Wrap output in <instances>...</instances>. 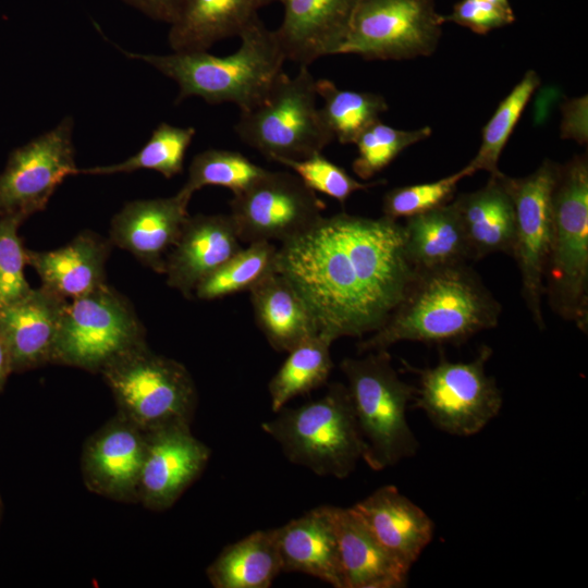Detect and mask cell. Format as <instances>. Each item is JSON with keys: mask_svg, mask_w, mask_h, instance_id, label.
<instances>
[{"mask_svg": "<svg viewBox=\"0 0 588 588\" xmlns=\"http://www.w3.org/2000/svg\"><path fill=\"white\" fill-rule=\"evenodd\" d=\"M194 127L160 123L135 155L119 163L78 169L77 174L105 175L152 170L171 179L183 171L185 154L195 136Z\"/></svg>", "mask_w": 588, "mask_h": 588, "instance_id": "33", "label": "cell"}, {"mask_svg": "<svg viewBox=\"0 0 588 588\" xmlns=\"http://www.w3.org/2000/svg\"><path fill=\"white\" fill-rule=\"evenodd\" d=\"M431 128L399 130L381 120L369 125L356 139L357 157L352 163L354 173L369 180L387 168L406 148L431 135Z\"/></svg>", "mask_w": 588, "mask_h": 588, "instance_id": "36", "label": "cell"}, {"mask_svg": "<svg viewBox=\"0 0 588 588\" xmlns=\"http://www.w3.org/2000/svg\"><path fill=\"white\" fill-rule=\"evenodd\" d=\"M317 97L307 65H301L294 77L282 72L259 103L241 111L234 131L247 146L279 163L322 152L334 137Z\"/></svg>", "mask_w": 588, "mask_h": 588, "instance_id": "7", "label": "cell"}, {"mask_svg": "<svg viewBox=\"0 0 588 588\" xmlns=\"http://www.w3.org/2000/svg\"><path fill=\"white\" fill-rule=\"evenodd\" d=\"M191 197L177 192L171 197L130 201L112 218L109 241L130 252L144 266L164 272L166 258L188 218Z\"/></svg>", "mask_w": 588, "mask_h": 588, "instance_id": "17", "label": "cell"}, {"mask_svg": "<svg viewBox=\"0 0 588 588\" xmlns=\"http://www.w3.org/2000/svg\"><path fill=\"white\" fill-rule=\"evenodd\" d=\"M500 314L499 302L466 262L416 271L390 318L357 350L382 351L402 341L461 343L498 326Z\"/></svg>", "mask_w": 588, "mask_h": 588, "instance_id": "2", "label": "cell"}, {"mask_svg": "<svg viewBox=\"0 0 588 588\" xmlns=\"http://www.w3.org/2000/svg\"><path fill=\"white\" fill-rule=\"evenodd\" d=\"M283 19L274 30L286 60L309 65L338 54L359 0H277Z\"/></svg>", "mask_w": 588, "mask_h": 588, "instance_id": "19", "label": "cell"}, {"mask_svg": "<svg viewBox=\"0 0 588 588\" xmlns=\"http://www.w3.org/2000/svg\"><path fill=\"white\" fill-rule=\"evenodd\" d=\"M340 368L347 379L366 464L383 470L414 456L419 442L407 422L406 409L415 387L399 377L388 350L344 358Z\"/></svg>", "mask_w": 588, "mask_h": 588, "instance_id": "6", "label": "cell"}, {"mask_svg": "<svg viewBox=\"0 0 588 588\" xmlns=\"http://www.w3.org/2000/svg\"><path fill=\"white\" fill-rule=\"evenodd\" d=\"M118 412L144 431L191 424L197 390L186 367L151 352L147 344L118 356L100 371Z\"/></svg>", "mask_w": 588, "mask_h": 588, "instance_id": "8", "label": "cell"}, {"mask_svg": "<svg viewBox=\"0 0 588 588\" xmlns=\"http://www.w3.org/2000/svg\"><path fill=\"white\" fill-rule=\"evenodd\" d=\"M111 245L95 232L84 231L53 250L26 249V259L38 273L42 287L71 301L106 283L105 267Z\"/></svg>", "mask_w": 588, "mask_h": 588, "instance_id": "23", "label": "cell"}, {"mask_svg": "<svg viewBox=\"0 0 588 588\" xmlns=\"http://www.w3.org/2000/svg\"><path fill=\"white\" fill-rule=\"evenodd\" d=\"M443 22H452L476 34L489 32L515 22L513 9H505L483 0H460Z\"/></svg>", "mask_w": 588, "mask_h": 588, "instance_id": "40", "label": "cell"}, {"mask_svg": "<svg viewBox=\"0 0 588 588\" xmlns=\"http://www.w3.org/2000/svg\"><path fill=\"white\" fill-rule=\"evenodd\" d=\"M189 425L175 422L147 431L138 498L144 507L156 512L171 507L207 466L211 451Z\"/></svg>", "mask_w": 588, "mask_h": 588, "instance_id": "16", "label": "cell"}, {"mask_svg": "<svg viewBox=\"0 0 588 588\" xmlns=\"http://www.w3.org/2000/svg\"><path fill=\"white\" fill-rule=\"evenodd\" d=\"M317 96L323 100L321 117L340 144H354L358 136L388 110L383 96L339 88L327 78L316 79Z\"/></svg>", "mask_w": 588, "mask_h": 588, "instance_id": "31", "label": "cell"}, {"mask_svg": "<svg viewBox=\"0 0 588 588\" xmlns=\"http://www.w3.org/2000/svg\"><path fill=\"white\" fill-rule=\"evenodd\" d=\"M402 231L404 250L415 271L470 259L465 233L452 201L405 219Z\"/></svg>", "mask_w": 588, "mask_h": 588, "instance_id": "28", "label": "cell"}, {"mask_svg": "<svg viewBox=\"0 0 588 588\" xmlns=\"http://www.w3.org/2000/svg\"><path fill=\"white\" fill-rule=\"evenodd\" d=\"M261 428L291 463L319 476L346 478L363 460L364 441L347 385L341 382L329 384L315 401L282 407Z\"/></svg>", "mask_w": 588, "mask_h": 588, "instance_id": "4", "label": "cell"}, {"mask_svg": "<svg viewBox=\"0 0 588 588\" xmlns=\"http://www.w3.org/2000/svg\"><path fill=\"white\" fill-rule=\"evenodd\" d=\"M281 164L290 168L310 189L320 192L341 205H344L353 193L384 183V181L359 182L321 152L302 160L282 161Z\"/></svg>", "mask_w": 588, "mask_h": 588, "instance_id": "38", "label": "cell"}, {"mask_svg": "<svg viewBox=\"0 0 588 588\" xmlns=\"http://www.w3.org/2000/svg\"><path fill=\"white\" fill-rule=\"evenodd\" d=\"M73 130V118L65 117L11 151L0 173V217L27 219L44 210L65 177L77 174Z\"/></svg>", "mask_w": 588, "mask_h": 588, "instance_id": "14", "label": "cell"}, {"mask_svg": "<svg viewBox=\"0 0 588 588\" xmlns=\"http://www.w3.org/2000/svg\"><path fill=\"white\" fill-rule=\"evenodd\" d=\"M11 373H13V368L10 353L4 340L0 335V392L3 390Z\"/></svg>", "mask_w": 588, "mask_h": 588, "instance_id": "43", "label": "cell"}, {"mask_svg": "<svg viewBox=\"0 0 588 588\" xmlns=\"http://www.w3.org/2000/svg\"><path fill=\"white\" fill-rule=\"evenodd\" d=\"M539 85V75L534 70H529L499 103L482 128L481 144L476 156L465 166L471 175L477 171H486L490 175L500 172L498 168L499 158L525 107Z\"/></svg>", "mask_w": 588, "mask_h": 588, "instance_id": "34", "label": "cell"}, {"mask_svg": "<svg viewBox=\"0 0 588 588\" xmlns=\"http://www.w3.org/2000/svg\"><path fill=\"white\" fill-rule=\"evenodd\" d=\"M443 17L434 0H359L338 54L366 60H406L431 56Z\"/></svg>", "mask_w": 588, "mask_h": 588, "instance_id": "11", "label": "cell"}, {"mask_svg": "<svg viewBox=\"0 0 588 588\" xmlns=\"http://www.w3.org/2000/svg\"><path fill=\"white\" fill-rule=\"evenodd\" d=\"M352 509L384 549L409 569L433 538L434 525L428 514L393 485L380 487Z\"/></svg>", "mask_w": 588, "mask_h": 588, "instance_id": "21", "label": "cell"}, {"mask_svg": "<svg viewBox=\"0 0 588 588\" xmlns=\"http://www.w3.org/2000/svg\"><path fill=\"white\" fill-rule=\"evenodd\" d=\"M145 15L169 25L176 19L184 0H122Z\"/></svg>", "mask_w": 588, "mask_h": 588, "instance_id": "42", "label": "cell"}, {"mask_svg": "<svg viewBox=\"0 0 588 588\" xmlns=\"http://www.w3.org/2000/svg\"><path fill=\"white\" fill-rule=\"evenodd\" d=\"M490 3H493L495 5L505 8V9H512L509 0H483Z\"/></svg>", "mask_w": 588, "mask_h": 588, "instance_id": "44", "label": "cell"}, {"mask_svg": "<svg viewBox=\"0 0 588 588\" xmlns=\"http://www.w3.org/2000/svg\"><path fill=\"white\" fill-rule=\"evenodd\" d=\"M281 573L273 529L256 530L224 547L206 571L215 588H268Z\"/></svg>", "mask_w": 588, "mask_h": 588, "instance_id": "29", "label": "cell"}, {"mask_svg": "<svg viewBox=\"0 0 588 588\" xmlns=\"http://www.w3.org/2000/svg\"><path fill=\"white\" fill-rule=\"evenodd\" d=\"M273 531L283 573L298 572L344 588L331 505L317 506Z\"/></svg>", "mask_w": 588, "mask_h": 588, "instance_id": "22", "label": "cell"}, {"mask_svg": "<svg viewBox=\"0 0 588 588\" xmlns=\"http://www.w3.org/2000/svg\"><path fill=\"white\" fill-rule=\"evenodd\" d=\"M469 175L470 172L464 167L433 182L392 188L383 196L382 213L397 221L443 206L453 198L458 182Z\"/></svg>", "mask_w": 588, "mask_h": 588, "instance_id": "37", "label": "cell"}, {"mask_svg": "<svg viewBox=\"0 0 588 588\" xmlns=\"http://www.w3.org/2000/svg\"><path fill=\"white\" fill-rule=\"evenodd\" d=\"M491 355V347L482 345L476 358L467 363H453L443 355L436 366L424 369L404 363L407 370L418 375L413 407L425 412L449 434L478 433L499 414L503 402L495 379L486 372Z\"/></svg>", "mask_w": 588, "mask_h": 588, "instance_id": "10", "label": "cell"}, {"mask_svg": "<svg viewBox=\"0 0 588 588\" xmlns=\"http://www.w3.org/2000/svg\"><path fill=\"white\" fill-rule=\"evenodd\" d=\"M238 37V49L223 57L208 51L142 54L120 50L174 81L179 87L176 102L199 97L212 105L231 102L246 111L265 98L286 59L274 30L259 17Z\"/></svg>", "mask_w": 588, "mask_h": 588, "instance_id": "3", "label": "cell"}, {"mask_svg": "<svg viewBox=\"0 0 588 588\" xmlns=\"http://www.w3.org/2000/svg\"><path fill=\"white\" fill-rule=\"evenodd\" d=\"M277 254L278 248L270 242L250 243L200 280L194 295L203 301H211L243 291L249 292L277 271Z\"/></svg>", "mask_w": 588, "mask_h": 588, "instance_id": "32", "label": "cell"}, {"mask_svg": "<svg viewBox=\"0 0 588 588\" xmlns=\"http://www.w3.org/2000/svg\"><path fill=\"white\" fill-rule=\"evenodd\" d=\"M145 344L146 331L132 304L105 283L68 302L51 364L100 373L118 356Z\"/></svg>", "mask_w": 588, "mask_h": 588, "instance_id": "9", "label": "cell"}, {"mask_svg": "<svg viewBox=\"0 0 588 588\" xmlns=\"http://www.w3.org/2000/svg\"><path fill=\"white\" fill-rule=\"evenodd\" d=\"M147 432L117 413L84 443L81 470L86 488L105 498L138 503Z\"/></svg>", "mask_w": 588, "mask_h": 588, "instance_id": "15", "label": "cell"}, {"mask_svg": "<svg viewBox=\"0 0 588 588\" xmlns=\"http://www.w3.org/2000/svg\"><path fill=\"white\" fill-rule=\"evenodd\" d=\"M1 514H2V502H1V499H0V520H1Z\"/></svg>", "mask_w": 588, "mask_h": 588, "instance_id": "45", "label": "cell"}, {"mask_svg": "<svg viewBox=\"0 0 588 588\" xmlns=\"http://www.w3.org/2000/svg\"><path fill=\"white\" fill-rule=\"evenodd\" d=\"M69 301L40 286L0 307V335L4 340L13 372L51 364L63 310Z\"/></svg>", "mask_w": 588, "mask_h": 588, "instance_id": "20", "label": "cell"}, {"mask_svg": "<svg viewBox=\"0 0 588 588\" xmlns=\"http://www.w3.org/2000/svg\"><path fill=\"white\" fill-rule=\"evenodd\" d=\"M229 205L237 235L248 244L292 240L318 223L326 209L295 173L269 170Z\"/></svg>", "mask_w": 588, "mask_h": 588, "instance_id": "13", "label": "cell"}, {"mask_svg": "<svg viewBox=\"0 0 588 588\" xmlns=\"http://www.w3.org/2000/svg\"><path fill=\"white\" fill-rule=\"evenodd\" d=\"M249 293L256 323L275 351L290 352L318 333L306 302L280 272L269 274Z\"/></svg>", "mask_w": 588, "mask_h": 588, "instance_id": "27", "label": "cell"}, {"mask_svg": "<svg viewBox=\"0 0 588 588\" xmlns=\"http://www.w3.org/2000/svg\"><path fill=\"white\" fill-rule=\"evenodd\" d=\"M277 271L310 309L331 341L379 330L404 298L415 269L402 224L384 216L336 213L281 243Z\"/></svg>", "mask_w": 588, "mask_h": 588, "instance_id": "1", "label": "cell"}, {"mask_svg": "<svg viewBox=\"0 0 588 588\" xmlns=\"http://www.w3.org/2000/svg\"><path fill=\"white\" fill-rule=\"evenodd\" d=\"M24 220L17 215L0 217V307L20 299L32 290L24 274L26 248L17 234Z\"/></svg>", "mask_w": 588, "mask_h": 588, "instance_id": "39", "label": "cell"}, {"mask_svg": "<svg viewBox=\"0 0 588 588\" xmlns=\"http://www.w3.org/2000/svg\"><path fill=\"white\" fill-rule=\"evenodd\" d=\"M333 341L317 333L292 348L270 379L271 408L279 412L292 399L324 384L333 368L330 347Z\"/></svg>", "mask_w": 588, "mask_h": 588, "instance_id": "30", "label": "cell"}, {"mask_svg": "<svg viewBox=\"0 0 588 588\" xmlns=\"http://www.w3.org/2000/svg\"><path fill=\"white\" fill-rule=\"evenodd\" d=\"M344 588H402L409 568L375 538L351 507L332 506Z\"/></svg>", "mask_w": 588, "mask_h": 588, "instance_id": "24", "label": "cell"}, {"mask_svg": "<svg viewBox=\"0 0 588 588\" xmlns=\"http://www.w3.org/2000/svg\"><path fill=\"white\" fill-rule=\"evenodd\" d=\"M552 242L544 294L553 311L588 329V158L560 164L552 193Z\"/></svg>", "mask_w": 588, "mask_h": 588, "instance_id": "5", "label": "cell"}, {"mask_svg": "<svg viewBox=\"0 0 588 588\" xmlns=\"http://www.w3.org/2000/svg\"><path fill=\"white\" fill-rule=\"evenodd\" d=\"M491 174L481 188L458 195L452 203L460 217L470 259L487 255H512L515 240V209L501 180Z\"/></svg>", "mask_w": 588, "mask_h": 588, "instance_id": "25", "label": "cell"}, {"mask_svg": "<svg viewBox=\"0 0 588 588\" xmlns=\"http://www.w3.org/2000/svg\"><path fill=\"white\" fill-rule=\"evenodd\" d=\"M277 0H184L170 24L168 41L172 51H208L216 42L240 36Z\"/></svg>", "mask_w": 588, "mask_h": 588, "instance_id": "26", "label": "cell"}, {"mask_svg": "<svg viewBox=\"0 0 588 588\" xmlns=\"http://www.w3.org/2000/svg\"><path fill=\"white\" fill-rule=\"evenodd\" d=\"M562 137L573 138L579 144L587 142V97L567 101L562 107Z\"/></svg>", "mask_w": 588, "mask_h": 588, "instance_id": "41", "label": "cell"}, {"mask_svg": "<svg viewBox=\"0 0 588 588\" xmlns=\"http://www.w3.org/2000/svg\"><path fill=\"white\" fill-rule=\"evenodd\" d=\"M560 164L546 159L523 177L501 174L515 209V240L512 256L522 280V295L538 328L544 327L542 296L544 272L552 242V193Z\"/></svg>", "mask_w": 588, "mask_h": 588, "instance_id": "12", "label": "cell"}, {"mask_svg": "<svg viewBox=\"0 0 588 588\" xmlns=\"http://www.w3.org/2000/svg\"><path fill=\"white\" fill-rule=\"evenodd\" d=\"M266 171L238 151L207 149L192 159L187 180L180 192L192 198L196 191L213 185L225 187L234 195L250 186Z\"/></svg>", "mask_w": 588, "mask_h": 588, "instance_id": "35", "label": "cell"}, {"mask_svg": "<svg viewBox=\"0 0 588 588\" xmlns=\"http://www.w3.org/2000/svg\"><path fill=\"white\" fill-rule=\"evenodd\" d=\"M231 215L188 216L166 258L167 284L192 298L196 285L241 248Z\"/></svg>", "mask_w": 588, "mask_h": 588, "instance_id": "18", "label": "cell"}]
</instances>
